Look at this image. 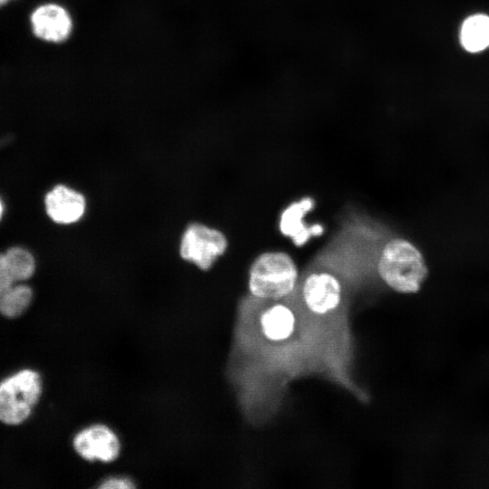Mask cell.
<instances>
[{"instance_id": "obj_7", "label": "cell", "mask_w": 489, "mask_h": 489, "mask_svg": "<svg viewBox=\"0 0 489 489\" xmlns=\"http://www.w3.org/2000/svg\"><path fill=\"white\" fill-rule=\"evenodd\" d=\"M72 446L82 459L107 464L119 457L121 444L112 428L105 424L95 423L75 434Z\"/></svg>"}, {"instance_id": "obj_13", "label": "cell", "mask_w": 489, "mask_h": 489, "mask_svg": "<svg viewBox=\"0 0 489 489\" xmlns=\"http://www.w3.org/2000/svg\"><path fill=\"white\" fill-rule=\"evenodd\" d=\"M99 487L104 489H129L135 487V484L128 476L111 475L103 479Z\"/></svg>"}, {"instance_id": "obj_4", "label": "cell", "mask_w": 489, "mask_h": 489, "mask_svg": "<svg viewBox=\"0 0 489 489\" xmlns=\"http://www.w3.org/2000/svg\"><path fill=\"white\" fill-rule=\"evenodd\" d=\"M42 393L38 372L24 369L0 382V421L18 425L31 414Z\"/></svg>"}, {"instance_id": "obj_15", "label": "cell", "mask_w": 489, "mask_h": 489, "mask_svg": "<svg viewBox=\"0 0 489 489\" xmlns=\"http://www.w3.org/2000/svg\"><path fill=\"white\" fill-rule=\"evenodd\" d=\"M12 1H16V0H0V8L5 7Z\"/></svg>"}, {"instance_id": "obj_5", "label": "cell", "mask_w": 489, "mask_h": 489, "mask_svg": "<svg viewBox=\"0 0 489 489\" xmlns=\"http://www.w3.org/2000/svg\"><path fill=\"white\" fill-rule=\"evenodd\" d=\"M28 21L34 37L49 45H62L68 43L76 27L75 18L70 8L54 0L35 5Z\"/></svg>"}, {"instance_id": "obj_3", "label": "cell", "mask_w": 489, "mask_h": 489, "mask_svg": "<svg viewBox=\"0 0 489 489\" xmlns=\"http://www.w3.org/2000/svg\"><path fill=\"white\" fill-rule=\"evenodd\" d=\"M299 272L290 254L264 252L252 263L248 272V294L262 300H280L295 289Z\"/></svg>"}, {"instance_id": "obj_6", "label": "cell", "mask_w": 489, "mask_h": 489, "mask_svg": "<svg viewBox=\"0 0 489 489\" xmlns=\"http://www.w3.org/2000/svg\"><path fill=\"white\" fill-rule=\"evenodd\" d=\"M227 246V238L220 230L194 223L182 235L179 254L185 261L206 271L225 253Z\"/></svg>"}, {"instance_id": "obj_14", "label": "cell", "mask_w": 489, "mask_h": 489, "mask_svg": "<svg viewBox=\"0 0 489 489\" xmlns=\"http://www.w3.org/2000/svg\"><path fill=\"white\" fill-rule=\"evenodd\" d=\"M14 283H17L14 281L5 264L4 254L0 253V297Z\"/></svg>"}, {"instance_id": "obj_10", "label": "cell", "mask_w": 489, "mask_h": 489, "mask_svg": "<svg viewBox=\"0 0 489 489\" xmlns=\"http://www.w3.org/2000/svg\"><path fill=\"white\" fill-rule=\"evenodd\" d=\"M460 41L465 49L476 53L489 46V16L475 14L465 20L460 31Z\"/></svg>"}, {"instance_id": "obj_2", "label": "cell", "mask_w": 489, "mask_h": 489, "mask_svg": "<svg viewBox=\"0 0 489 489\" xmlns=\"http://www.w3.org/2000/svg\"><path fill=\"white\" fill-rule=\"evenodd\" d=\"M376 269L384 284L401 293L417 292L427 273L419 250L411 242L390 234L379 247Z\"/></svg>"}, {"instance_id": "obj_1", "label": "cell", "mask_w": 489, "mask_h": 489, "mask_svg": "<svg viewBox=\"0 0 489 489\" xmlns=\"http://www.w3.org/2000/svg\"><path fill=\"white\" fill-rule=\"evenodd\" d=\"M333 368L328 337L289 296L262 300L247 293L240 300L227 373L249 423L270 420L296 379L330 380Z\"/></svg>"}, {"instance_id": "obj_16", "label": "cell", "mask_w": 489, "mask_h": 489, "mask_svg": "<svg viewBox=\"0 0 489 489\" xmlns=\"http://www.w3.org/2000/svg\"><path fill=\"white\" fill-rule=\"evenodd\" d=\"M4 209H5L4 204H3V202H2V200L0 198V221H1V219L3 217V215H4Z\"/></svg>"}, {"instance_id": "obj_11", "label": "cell", "mask_w": 489, "mask_h": 489, "mask_svg": "<svg viewBox=\"0 0 489 489\" xmlns=\"http://www.w3.org/2000/svg\"><path fill=\"white\" fill-rule=\"evenodd\" d=\"M33 300L32 289L17 283L8 288L0 297V313L8 318L23 314Z\"/></svg>"}, {"instance_id": "obj_8", "label": "cell", "mask_w": 489, "mask_h": 489, "mask_svg": "<svg viewBox=\"0 0 489 489\" xmlns=\"http://www.w3.org/2000/svg\"><path fill=\"white\" fill-rule=\"evenodd\" d=\"M315 207V200L311 197H304L298 201L292 202L281 213L279 218V230L292 239L296 246L306 244L311 237L319 236L324 232L321 224L308 225L303 217L306 213Z\"/></svg>"}, {"instance_id": "obj_9", "label": "cell", "mask_w": 489, "mask_h": 489, "mask_svg": "<svg viewBox=\"0 0 489 489\" xmlns=\"http://www.w3.org/2000/svg\"><path fill=\"white\" fill-rule=\"evenodd\" d=\"M46 214L60 225H71L78 222L86 210V200L79 191L65 185L53 187L45 196Z\"/></svg>"}, {"instance_id": "obj_12", "label": "cell", "mask_w": 489, "mask_h": 489, "mask_svg": "<svg viewBox=\"0 0 489 489\" xmlns=\"http://www.w3.org/2000/svg\"><path fill=\"white\" fill-rule=\"evenodd\" d=\"M3 254L5 264L16 283H22L33 276L36 264L30 251L21 246H13Z\"/></svg>"}]
</instances>
